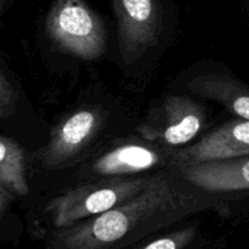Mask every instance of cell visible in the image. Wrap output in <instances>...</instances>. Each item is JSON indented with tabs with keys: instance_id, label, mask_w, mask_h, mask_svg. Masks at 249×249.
Listing matches in <instances>:
<instances>
[{
	"instance_id": "obj_1",
	"label": "cell",
	"mask_w": 249,
	"mask_h": 249,
	"mask_svg": "<svg viewBox=\"0 0 249 249\" xmlns=\"http://www.w3.org/2000/svg\"><path fill=\"white\" fill-rule=\"evenodd\" d=\"M209 211L228 214L230 206L221 195L190 184L174 167L158 173L150 186L130 201L48 232L44 249H128Z\"/></svg>"
},
{
	"instance_id": "obj_2",
	"label": "cell",
	"mask_w": 249,
	"mask_h": 249,
	"mask_svg": "<svg viewBox=\"0 0 249 249\" xmlns=\"http://www.w3.org/2000/svg\"><path fill=\"white\" fill-rule=\"evenodd\" d=\"M157 174L90 180L65 190L44 207L48 232L70 228L130 201L147 189Z\"/></svg>"
},
{
	"instance_id": "obj_3",
	"label": "cell",
	"mask_w": 249,
	"mask_h": 249,
	"mask_svg": "<svg viewBox=\"0 0 249 249\" xmlns=\"http://www.w3.org/2000/svg\"><path fill=\"white\" fill-rule=\"evenodd\" d=\"M45 33L61 53L84 61L101 57L108 38L102 18L84 0H55Z\"/></svg>"
},
{
	"instance_id": "obj_4",
	"label": "cell",
	"mask_w": 249,
	"mask_h": 249,
	"mask_svg": "<svg viewBox=\"0 0 249 249\" xmlns=\"http://www.w3.org/2000/svg\"><path fill=\"white\" fill-rule=\"evenodd\" d=\"M175 167V150L148 141L131 139L109 145L88 160L78 179L90 181L111 178H131L156 174Z\"/></svg>"
},
{
	"instance_id": "obj_5",
	"label": "cell",
	"mask_w": 249,
	"mask_h": 249,
	"mask_svg": "<svg viewBox=\"0 0 249 249\" xmlns=\"http://www.w3.org/2000/svg\"><path fill=\"white\" fill-rule=\"evenodd\" d=\"M206 122V109L199 102L189 95L173 94L151 107L138 133L146 140L177 150L191 145Z\"/></svg>"
},
{
	"instance_id": "obj_6",
	"label": "cell",
	"mask_w": 249,
	"mask_h": 249,
	"mask_svg": "<svg viewBox=\"0 0 249 249\" xmlns=\"http://www.w3.org/2000/svg\"><path fill=\"white\" fill-rule=\"evenodd\" d=\"M105 124V114L96 106H83L66 116L56 125L50 141L38 153L46 170H57L77 163L88 152Z\"/></svg>"
},
{
	"instance_id": "obj_7",
	"label": "cell",
	"mask_w": 249,
	"mask_h": 249,
	"mask_svg": "<svg viewBox=\"0 0 249 249\" xmlns=\"http://www.w3.org/2000/svg\"><path fill=\"white\" fill-rule=\"evenodd\" d=\"M117 21L122 61L131 66L143 57L160 38L163 10L160 0H111Z\"/></svg>"
},
{
	"instance_id": "obj_8",
	"label": "cell",
	"mask_w": 249,
	"mask_h": 249,
	"mask_svg": "<svg viewBox=\"0 0 249 249\" xmlns=\"http://www.w3.org/2000/svg\"><path fill=\"white\" fill-rule=\"evenodd\" d=\"M240 157H249V121L235 118L216 126L195 143L177 148L175 167Z\"/></svg>"
},
{
	"instance_id": "obj_9",
	"label": "cell",
	"mask_w": 249,
	"mask_h": 249,
	"mask_svg": "<svg viewBox=\"0 0 249 249\" xmlns=\"http://www.w3.org/2000/svg\"><path fill=\"white\" fill-rule=\"evenodd\" d=\"M190 184L212 194L249 192V157L177 167Z\"/></svg>"
},
{
	"instance_id": "obj_10",
	"label": "cell",
	"mask_w": 249,
	"mask_h": 249,
	"mask_svg": "<svg viewBox=\"0 0 249 249\" xmlns=\"http://www.w3.org/2000/svg\"><path fill=\"white\" fill-rule=\"evenodd\" d=\"M181 87L192 94L221 105L236 118L249 121V87L230 73L198 71L187 75Z\"/></svg>"
},
{
	"instance_id": "obj_11",
	"label": "cell",
	"mask_w": 249,
	"mask_h": 249,
	"mask_svg": "<svg viewBox=\"0 0 249 249\" xmlns=\"http://www.w3.org/2000/svg\"><path fill=\"white\" fill-rule=\"evenodd\" d=\"M0 189L16 197L26 196L29 191L23 150L5 135L0 139Z\"/></svg>"
},
{
	"instance_id": "obj_12",
	"label": "cell",
	"mask_w": 249,
	"mask_h": 249,
	"mask_svg": "<svg viewBox=\"0 0 249 249\" xmlns=\"http://www.w3.org/2000/svg\"><path fill=\"white\" fill-rule=\"evenodd\" d=\"M207 240L198 224L153 235L128 249H206Z\"/></svg>"
},
{
	"instance_id": "obj_13",
	"label": "cell",
	"mask_w": 249,
	"mask_h": 249,
	"mask_svg": "<svg viewBox=\"0 0 249 249\" xmlns=\"http://www.w3.org/2000/svg\"><path fill=\"white\" fill-rule=\"evenodd\" d=\"M17 104V90L2 68L0 73V114L1 118L14 113Z\"/></svg>"
},
{
	"instance_id": "obj_14",
	"label": "cell",
	"mask_w": 249,
	"mask_h": 249,
	"mask_svg": "<svg viewBox=\"0 0 249 249\" xmlns=\"http://www.w3.org/2000/svg\"><path fill=\"white\" fill-rule=\"evenodd\" d=\"M12 1H14V0H0V11H1V14H4V12L11 6Z\"/></svg>"
},
{
	"instance_id": "obj_15",
	"label": "cell",
	"mask_w": 249,
	"mask_h": 249,
	"mask_svg": "<svg viewBox=\"0 0 249 249\" xmlns=\"http://www.w3.org/2000/svg\"><path fill=\"white\" fill-rule=\"evenodd\" d=\"M246 2H247V5H248V7H249V0H246Z\"/></svg>"
}]
</instances>
